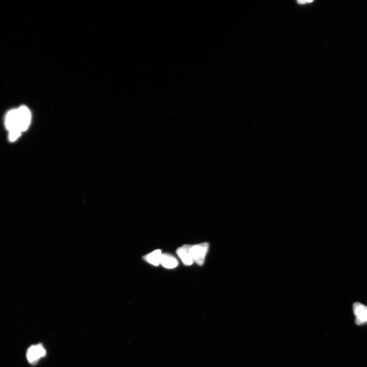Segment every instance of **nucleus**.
<instances>
[{
    "mask_svg": "<svg viewBox=\"0 0 367 367\" xmlns=\"http://www.w3.org/2000/svg\"><path fill=\"white\" fill-rule=\"evenodd\" d=\"M46 351L43 346L39 344L30 347L27 351L26 356L28 362L35 365L41 358L46 356Z\"/></svg>",
    "mask_w": 367,
    "mask_h": 367,
    "instance_id": "3",
    "label": "nucleus"
},
{
    "mask_svg": "<svg viewBox=\"0 0 367 367\" xmlns=\"http://www.w3.org/2000/svg\"><path fill=\"white\" fill-rule=\"evenodd\" d=\"M191 247L190 245H184L176 250L177 255L186 266H190L194 262L190 253Z\"/></svg>",
    "mask_w": 367,
    "mask_h": 367,
    "instance_id": "5",
    "label": "nucleus"
},
{
    "mask_svg": "<svg viewBox=\"0 0 367 367\" xmlns=\"http://www.w3.org/2000/svg\"><path fill=\"white\" fill-rule=\"evenodd\" d=\"M160 264L166 269H172L176 268L178 262L175 257L168 254H162Z\"/></svg>",
    "mask_w": 367,
    "mask_h": 367,
    "instance_id": "6",
    "label": "nucleus"
},
{
    "mask_svg": "<svg viewBox=\"0 0 367 367\" xmlns=\"http://www.w3.org/2000/svg\"><path fill=\"white\" fill-rule=\"evenodd\" d=\"M209 246V243L207 242L191 245L190 253L193 261L197 265L202 266L204 264Z\"/></svg>",
    "mask_w": 367,
    "mask_h": 367,
    "instance_id": "2",
    "label": "nucleus"
},
{
    "mask_svg": "<svg viewBox=\"0 0 367 367\" xmlns=\"http://www.w3.org/2000/svg\"><path fill=\"white\" fill-rule=\"evenodd\" d=\"M313 2V1H297V2H298L300 4H304L305 3H310V2Z\"/></svg>",
    "mask_w": 367,
    "mask_h": 367,
    "instance_id": "9",
    "label": "nucleus"
},
{
    "mask_svg": "<svg viewBox=\"0 0 367 367\" xmlns=\"http://www.w3.org/2000/svg\"><path fill=\"white\" fill-rule=\"evenodd\" d=\"M162 254L160 250H157L153 252L143 256V259L146 262L155 266H158L160 264Z\"/></svg>",
    "mask_w": 367,
    "mask_h": 367,
    "instance_id": "7",
    "label": "nucleus"
},
{
    "mask_svg": "<svg viewBox=\"0 0 367 367\" xmlns=\"http://www.w3.org/2000/svg\"><path fill=\"white\" fill-rule=\"evenodd\" d=\"M353 311L357 325L367 324V306L360 303H355L353 305Z\"/></svg>",
    "mask_w": 367,
    "mask_h": 367,
    "instance_id": "4",
    "label": "nucleus"
},
{
    "mask_svg": "<svg viewBox=\"0 0 367 367\" xmlns=\"http://www.w3.org/2000/svg\"><path fill=\"white\" fill-rule=\"evenodd\" d=\"M15 114L18 129L22 132L27 130L32 119L31 113L29 109L26 106H21L15 109Z\"/></svg>",
    "mask_w": 367,
    "mask_h": 367,
    "instance_id": "1",
    "label": "nucleus"
},
{
    "mask_svg": "<svg viewBox=\"0 0 367 367\" xmlns=\"http://www.w3.org/2000/svg\"><path fill=\"white\" fill-rule=\"evenodd\" d=\"M22 132L17 130L9 131V140L12 142H15L17 139L20 137Z\"/></svg>",
    "mask_w": 367,
    "mask_h": 367,
    "instance_id": "8",
    "label": "nucleus"
}]
</instances>
